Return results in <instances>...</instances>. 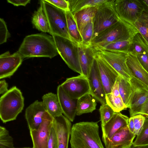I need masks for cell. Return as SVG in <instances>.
<instances>
[{
	"label": "cell",
	"instance_id": "cell-34",
	"mask_svg": "<svg viewBox=\"0 0 148 148\" xmlns=\"http://www.w3.org/2000/svg\"><path fill=\"white\" fill-rule=\"evenodd\" d=\"M132 145L134 146L148 144V118L146 119L143 125Z\"/></svg>",
	"mask_w": 148,
	"mask_h": 148
},
{
	"label": "cell",
	"instance_id": "cell-23",
	"mask_svg": "<svg viewBox=\"0 0 148 148\" xmlns=\"http://www.w3.org/2000/svg\"><path fill=\"white\" fill-rule=\"evenodd\" d=\"M42 104L46 111L53 118L62 115L60 102L57 94L50 92L42 97Z\"/></svg>",
	"mask_w": 148,
	"mask_h": 148
},
{
	"label": "cell",
	"instance_id": "cell-49",
	"mask_svg": "<svg viewBox=\"0 0 148 148\" xmlns=\"http://www.w3.org/2000/svg\"><path fill=\"white\" fill-rule=\"evenodd\" d=\"M130 148H148V144L143 145L134 146L132 145Z\"/></svg>",
	"mask_w": 148,
	"mask_h": 148
},
{
	"label": "cell",
	"instance_id": "cell-32",
	"mask_svg": "<svg viewBox=\"0 0 148 148\" xmlns=\"http://www.w3.org/2000/svg\"><path fill=\"white\" fill-rule=\"evenodd\" d=\"M106 104L115 112H120L127 108L120 96L115 97L110 93L106 95Z\"/></svg>",
	"mask_w": 148,
	"mask_h": 148
},
{
	"label": "cell",
	"instance_id": "cell-9",
	"mask_svg": "<svg viewBox=\"0 0 148 148\" xmlns=\"http://www.w3.org/2000/svg\"><path fill=\"white\" fill-rule=\"evenodd\" d=\"M129 80L132 91L129 108L131 117L139 114L148 99V86L133 77Z\"/></svg>",
	"mask_w": 148,
	"mask_h": 148
},
{
	"label": "cell",
	"instance_id": "cell-6",
	"mask_svg": "<svg viewBox=\"0 0 148 148\" xmlns=\"http://www.w3.org/2000/svg\"><path fill=\"white\" fill-rule=\"evenodd\" d=\"M59 54L68 66L82 75L79 64L78 45L72 40L58 35H53Z\"/></svg>",
	"mask_w": 148,
	"mask_h": 148
},
{
	"label": "cell",
	"instance_id": "cell-21",
	"mask_svg": "<svg viewBox=\"0 0 148 148\" xmlns=\"http://www.w3.org/2000/svg\"><path fill=\"white\" fill-rule=\"evenodd\" d=\"M79 61L82 75L88 77L91 66L95 58L96 50L91 46L78 45Z\"/></svg>",
	"mask_w": 148,
	"mask_h": 148
},
{
	"label": "cell",
	"instance_id": "cell-43",
	"mask_svg": "<svg viewBox=\"0 0 148 148\" xmlns=\"http://www.w3.org/2000/svg\"><path fill=\"white\" fill-rule=\"evenodd\" d=\"M30 0H7L8 3H10L14 6H18L22 5L25 6L27 4L29 3Z\"/></svg>",
	"mask_w": 148,
	"mask_h": 148
},
{
	"label": "cell",
	"instance_id": "cell-16",
	"mask_svg": "<svg viewBox=\"0 0 148 148\" xmlns=\"http://www.w3.org/2000/svg\"><path fill=\"white\" fill-rule=\"evenodd\" d=\"M129 119L120 112H115L110 120L104 125L101 126L102 139L105 145L118 130L128 125Z\"/></svg>",
	"mask_w": 148,
	"mask_h": 148
},
{
	"label": "cell",
	"instance_id": "cell-38",
	"mask_svg": "<svg viewBox=\"0 0 148 148\" xmlns=\"http://www.w3.org/2000/svg\"><path fill=\"white\" fill-rule=\"evenodd\" d=\"M0 44L6 42L7 39L10 36L6 23L3 18H0Z\"/></svg>",
	"mask_w": 148,
	"mask_h": 148
},
{
	"label": "cell",
	"instance_id": "cell-36",
	"mask_svg": "<svg viewBox=\"0 0 148 148\" xmlns=\"http://www.w3.org/2000/svg\"><path fill=\"white\" fill-rule=\"evenodd\" d=\"M94 29L93 20L88 23L84 28L81 35L82 39V45L90 46L93 38Z\"/></svg>",
	"mask_w": 148,
	"mask_h": 148
},
{
	"label": "cell",
	"instance_id": "cell-50",
	"mask_svg": "<svg viewBox=\"0 0 148 148\" xmlns=\"http://www.w3.org/2000/svg\"><path fill=\"white\" fill-rule=\"evenodd\" d=\"M33 148V147L32 148H30V147H23V148Z\"/></svg>",
	"mask_w": 148,
	"mask_h": 148
},
{
	"label": "cell",
	"instance_id": "cell-15",
	"mask_svg": "<svg viewBox=\"0 0 148 148\" xmlns=\"http://www.w3.org/2000/svg\"><path fill=\"white\" fill-rule=\"evenodd\" d=\"M95 58L97 61L100 76L106 94L111 93L112 88L119 75L97 52Z\"/></svg>",
	"mask_w": 148,
	"mask_h": 148
},
{
	"label": "cell",
	"instance_id": "cell-10",
	"mask_svg": "<svg viewBox=\"0 0 148 148\" xmlns=\"http://www.w3.org/2000/svg\"><path fill=\"white\" fill-rule=\"evenodd\" d=\"M95 50L97 53L108 62L119 75L130 80L132 76L126 62L127 53L113 52L101 49Z\"/></svg>",
	"mask_w": 148,
	"mask_h": 148
},
{
	"label": "cell",
	"instance_id": "cell-48",
	"mask_svg": "<svg viewBox=\"0 0 148 148\" xmlns=\"http://www.w3.org/2000/svg\"><path fill=\"white\" fill-rule=\"evenodd\" d=\"M143 9V12L148 14V0H138Z\"/></svg>",
	"mask_w": 148,
	"mask_h": 148
},
{
	"label": "cell",
	"instance_id": "cell-25",
	"mask_svg": "<svg viewBox=\"0 0 148 148\" xmlns=\"http://www.w3.org/2000/svg\"><path fill=\"white\" fill-rule=\"evenodd\" d=\"M97 7H92L80 10L73 14L79 31L81 35L87 24L93 20Z\"/></svg>",
	"mask_w": 148,
	"mask_h": 148
},
{
	"label": "cell",
	"instance_id": "cell-31",
	"mask_svg": "<svg viewBox=\"0 0 148 148\" xmlns=\"http://www.w3.org/2000/svg\"><path fill=\"white\" fill-rule=\"evenodd\" d=\"M132 39L116 41L111 43L102 48L95 49H101L113 52L128 53Z\"/></svg>",
	"mask_w": 148,
	"mask_h": 148
},
{
	"label": "cell",
	"instance_id": "cell-19",
	"mask_svg": "<svg viewBox=\"0 0 148 148\" xmlns=\"http://www.w3.org/2000/svg\"><path fill=\"white\" fill-rule=\"evenodd\" d=\"M136 135L127 126L120 129L105 145L106 148H130Z\"/></svg>",
	"mask_w": 148,
	"mask_h": 148
},
{
	"label": "cell",
	"instance_id": "cell-35",
	"mask_svg": "<svg viewBox=\"0 0 148 148\" xmlns=\"http://www.w3.org/2000/svg\"><path fill=\"white\" fill-rule=\"evenodd\" d=\"M0 148H15L13 140L5 127H0Z\"/></svg>",
	"mask_w": 148,
	"mask_h": 148
},
{
	"label": "cell",
	"instance_id": "cell-13",
	"mask_svg": "<svg viewBox=\"0 0 148 148\" xmlns=\"http://www.w3.org/2000/svg\"><path fill=\"white\" fill-rule=\"evenodd\" d=\"M87 79L90 88L89 94L101 104H106V94L100 78L97 62L95 57Z\"/></svg>",
	"mask_w": 148,
	"mask_h": 148
},
{
	"label": "cell",
	"instance_id": "cell-28",
	"mask_svg": "<svg viewBox=\"0 0 148 148\" xmlns=\"http://www.w3.org/2000/svg\"><path fill=\"white\" fill-rule=\"evenodd\" d=\"M107 0H68L69 10L73 15L78 11L88 8L97 7Z\"/></svg>",
	"mask_w": 148,
	"mask_h": 148
},
{
	"label": "cell",
	"instance_id": "cell-12",
	"mask_svg": "<svg viewBox=\"0 0 148 148\" xmlns=\"http://www.w3.org/2000/svg\"><path fill=\"white\" fill-rule=\"evenodd\" d=\"M60 85L65 92L74 99L77 100L90 93L88 79L82 75L67 78Z\"/></svg>",
	"mask_w": 148,
	"mask_h": 148
},
{
	"label": "cell",
	"instance_id": "cell-24",
	"mask_svg": "<svg viewBox=\"0 0 148 148\" xmlns=\"http://www.w3.org/2000/svg\"><path fill=\"white\" fill-rule=\"evenodd\" d=\"M40 6L32 16V22L34 27L39 31L51 34V30L42 0L40 1Z\"/></svg>",
	"mask_w": 148,
	"mask_h": 148
},
{
	"label": "cell",
	"instance_id": "cell-44",
	"mask_svg": "<svg viewBox=\"0 0 148 148\" xmlns=\"http://www.w3.org/2000/svg\"><path fill=\"white\" fill-rule=\"evenodd\" d=\"M9 90L8 89V84L5 79L0 81V94H3Z\"/></svg>",
	"mask_w": 148,
	"mask_h": 148
},
{
	"label": "cell",
	"instance_id": "cell-26",
	"mask_svg": "<svg viewBox=\"0 0 148 148\" xmlns=\"http://www.w3.org/2000/svg\"><path fill=\"white\" fill-rule=\"evenodd\" d=\"M96 105L94 97L90 94H86L77 100L76 115L92 113L95 110Z\"/></svg>",
	"mask_w": 148,
	"mask_h": 148
},
{
	"label": "cell",
	"instance_id": "cell-41",
	"mask_svg": "<svg viewBox=\"0 0 148 148\" xmlns=\"http://www.w3.org/2000/svg\"><path fill=\"white\" fill-rule=\"evenodd\" d=\"M47 2L55 6L66 11L69 10V3L68 0H45Z\"/></svg>",
	"mask_w": 148,
	"mask_h": 148
},
{
	"label": "cell",
	"instance_id": "cell-11",
	"mask_svg": "<svg viewBox=\"0 0 148 148\" xmlns=\"http://www.w3.org/2000/svg\"><path fill=\"white\" fill-rule=\"evenodd\" d=\"M53 120L54 118L46 112L38 128L29 130L33 148H48V140Z\"/></svg>",
	"mask_w": 148,
	"mask_h": 148
},
{
	"label": "cell",
	"instance_id": "cell-29",
	"mask_svg": "<svg viewBox=\"0 0 148 148\" xmlns=\"http://www.w3.org/2000/svg\"><path fill=\"white\" fill-rule=\"evenodd\" d=\"M117 79L120 96L127 108H129L132 92L130 80L119 75Z\"/></svg>",
	"mask_w": 148,
	"mask_h": 148
},
{
	"label": "cell",
	"instance_id": "cell-40",
	"mask_svg": "<svg viewBox=\"0 0 148 148\" xmlns=\"http://www.w3.org/2000/svg\"><path fill=\"white\" fill-rule=\"evenodd\" d=\"M58 143L56 133L53 125L50 131L48 140V148H58Z\"/></svg>",
	"mask_w": 148,
	"mask_h": 148
},
{
	"label": "cell",
	"instance_id": "cell-42",
	"mask_svg": "<svg viewBox=\"0 0 148 148\" xmlns=\"http://www.w3.org/2000/svg\"><path fill=\"white\" fill-rule=\"evenodd\" d=\"M136 56L141 65L148 73V52L137 55Z\"/></svg>",
	"mask_w": 148,
	"mask_h": 148
},
{
	"label": "cell",
	"instance_id": "cell-1",
	"mask_svg": "<svg viewBox=\"0 0 148 148\" xmlns=\"http://www.w3.org/2000/svg\"><path fill=\"white\" fill-rule=\"evenodd\" d=\"M17 51L23 59L34 57L52 58L59 54L53 37L44 33L26 36Z\"/></svg>",
	"mask_w": 148,
	"mask_h": 148
},
{
	"label": "cell",
	"instance_id": "cell-47",
	"mask_svg": "<svg viewBox=\"0 0 148 148\" xmlns=\"http://www.w3.org/2000/svg\"><path fill=\"white\" fill-rule=\"evenodd\" d=\"M127 126L130 132L134 134L135 127L132 117L129 118Z\"/></svg>",
	"mask_w": 148,
	"mask_h": 148
},
{
	"label": "cell",
	"instance_id": "cell-20",
	"mask_svg": "<svg viewBox=\"0 0 148 148\" xmlns=\"http://www.w3.org/2000/svg\"><path fill=\"white\" fill-rule=\"evenodd\" d=\"M57 95L63 114L70 121L73 122L76 115L77 100L71 97L65 92L60 85L57 87Z\"/></svg>",
	"mask_w": 148,
	"mask_h": 148
},
{
	"label": "cell",
	"instance_id": "cell-22",
	"mask_svg": "<svg viewBox=\"0 0 148 148\" xmlns=\"http://www.w3.org/2000/svg\"><path fill=\"white\" fill-rule=\"evenodd\" d=\"M126 62L132 77L148 86V73L141 65L136 56L127 53Z\"/></svg>",
	"mask_w": 148,
	"mask_h": 148
},
{
	"label": "cell",
	"instance_id": "cell-39",
	"mask_svg": "<svg viewBox=\"0 0 148 148\" xmlns=\"http://www.w3.org/2000/svg\"><path fill=\"white\" fill-rule=\"evenodd\" d=\"M132 117L135 127L134 134L137 136L143 125L146 117L141 114L136 115Z\"/></svg>",
	"mask_w": 148,
	"mask_h": 148
},
{
	"label": "cell",
	"instance_id": "cell-14",
	"mask_svg": "<svg viewBox=\"0 0 148 148\" xmlns=\"http://www.w3.org/2000/svg\"><path fill=\"white\" fill-rule=\"evenodd\" d=\"M23 59L17 51L11 54L7 51L0 55V79L12 75L21 64Z\"/></svg>",
	"mask_w": 148,
	"mask_h": 148
},
{
	"label": "cell",
	"instance_id": "cell-18",
	"mask_svg": "<svg viewBox=\"0 0 148 148\" xmlns=\"http://www.w3.org/2000/svg\"><path fill=\"white\" fill-rule=\"evenodd\" d=\"M46 111L42 101H35L25 111V118L29 130L38 129L42 123Z\"/></svg>",
	"mask_w": 148,
	"mask_h": 148
},
{
	"label": "cell",
	"instance_id": "cell-3",
	"mask_svg": "<svg viewBox=\"0 0 148 148\" xmlns=\"http://www.w3.org/2000/svg\"><path fill=\"white\" fill-rule=\"evenodd\" d=\"M138 33L134 26L121 19L99 34L92 40L91 46L95 49L101 48L114 42L132 39Z\"/></svg>",
	"mask_w": 148,
	"mask_h": 148
},
{
	"label": "cell",
	"instance_id": "cell-30",
	"mask_svg": "<svg viewBox=\"0 0 148 148\" xmlns=\"http://www.w3.org/2000/svg\"><path fill=\"white\" fill-rule=\"evenodd\" d=\"M66 12L67 26L71 40L78 45L82 44V39L73 14L70 11Z\"/></svg>",
	"mask_w": 148,
	"mask_h": 148
},
{
	"label": "cell",
	"instance_id": "cell-7",
	"mask_svg": "<svg viewBox=\"0 0 148 148\" xmlns=\"http://www.w3.org/2000/svg\"><path fill=\"white\" fill-rule=\"evenodd\" d=\"M42 1L50 26V34L52 36L58 35L71 40L67 28L66 12L45 0Z\"/></svg>",
	"mask_w": 148,
	"mask_h": 148
},
{
	"label": "cell",
	"instance_id": "cell-33",
	"mask_svg": "<svg viewBox=\"0 0 148 148\" xmlns=\"http://www.w3.org/2000/svg\"><path fill=\"white\" fill-rule=\"evenodd\" d=\"M134 26L148 43V14L143 12Z\"/></svg>",
	"mask_w": 148,
	"mask_h": 148
},
{
	"label": "cell",
	"instance_id": "cell-27",
	"mask_svg": "<svg viewBox=\"0 0 148 148\" xmlns=\"http://www.w3.org/2000/svg\"><path fill=\"white\" fill-rule=\"evenodd\" d=\"M148 52V43L139 33L133 37L130 44L129 53L137 56Z\"/></svg>",
	"mask_w": 148,
	"mask_h": 148
},
{
	"label": "cell",
	"instance_id": "cell-2",
	"mask_svg": "<svg viewBox=\"0 0 148 148\" xmlns=\"http://www.w3.org/2000/svg\"><path fill=\"white\" fill-rule=\"evenodd\" d=\"M97 122H81L72 127L70 140L71 148H104Z\"/></svg>",
	"mask_w": 148,
	"mask_h": 148
},
{
	"label": "cell",
	"instance_id": "cell-4",
	"mask_svg": "<svg viewBox=\"0 0 148 148\" xmlns=\"http://www.w3.org/2000/svg\"><path fill=\"white\" fill-rule=\"evenodd\" d=\"M24 106V98L20 90L13 86L0 98V117L3 123L16 119Z\"/></svg>",
	"mask_w": 148,
	"mask_h": 148
},
{
	"label": "cell",
	"instance_id": "cell-37",
	"mask_svg": "<svg viewBox=\"0 0 148 148\" xmlns=\"http://www.w3.org/2000/svg\"><path fill=\"white\" fill-rule=\"evenodd\" d=\"M101 126L104 125L111 118L115 112L107 104H101L99 109Z\"/></svg>",
	"mask_w": 148,
	"mask_h": 148
},
{
	"label": "cell",
	"instance_id": "cell-46",
	"mask_svg": "<svg viewBox=\"0 0 148 148\" xmlns=\"http://www.w3.org/2000/svg\"><path fill=\"white\" fill-rule=\"evenodd\" d=\"M139 114L143 115L146 118H148V99L141 108Z\"/></svg>",
	"mask_w": 148,
	"mask_h": 148
},
{
	"label": "cell",
	"instance_id": "cell-8",
	"mask_svg": "<svg viewBox=\"0 0 148 148\" xmlns=\"http://www.w3.org/2000/svg\"><path fill=\"white\" fill-rule=\"evenodd\" d=\"M114 6L120 18L134 26L143 12L138 0H114Z\"/></svg>",
	"mask_w": 148,
	"mask_h": 148
},
{
	"label": "cell",
	"instance_id": "cell-17",
	"mask_svg": "<svg viewBox=\"0 0 148 148\" xmlns=\"http://www.w3.org/2000/svg\"><path fill=\"white\" fill-rule=\"evenodd\" d=\"M71 122L62 115L54 118L53 125L56 133L58 148H68L72 127Z\"/></svg>",
	"mask_w": 148,
	"mask_h": 148
},
{
	"label": "cell",
	"instance_id": "cell-45",
	"mask_svg": "<svg viewBox=\"0 0 148 148\" xmlns=\"http://www.w3.org/2000/svg\"><path fill=\"white\" fill-rule=\"evenodd\" d=\"M111 93L115 97L120 96L118 82L117 79L112 88Z\"/></svg>",
	"mask_w": 148,
	"mask_h": 148
},
{
	"label": "cell",
	"instance_id": "cell-5",
	"mask_svg": "<svg viewBox=\"0 0 148 148\" xmlns=\"http://www.w3.org/2000/svg\"><path fill=\"white\" fill-rule=\"evenodd\" d=\"M114 1V0H108L97 7L93 19L94 33L92 40L121 20L115 10Z\"/></svg>",
	"mask_w": 148,
	"mask_h": 148
}]
</instances>
